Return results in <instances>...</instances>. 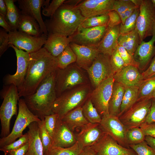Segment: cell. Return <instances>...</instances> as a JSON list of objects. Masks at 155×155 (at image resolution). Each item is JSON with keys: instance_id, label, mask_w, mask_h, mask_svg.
Here are the masks:
<instances>
[{"instance_id": "obj_25", "label": "cell", "mask_w": 155, "mask_h": 155, "mask_svg": "<svg viewBox=\"0 0 155 155\" xmlns=\"http://www.w3.org/2000/svg\"><path fill=\"white\" fill-rule=\"evenodd\" d=\"M72 40L71 36L66 37L57 34H48L47 38L43 47L53 56L57 57Z\"/></svg>"}, {"instance_id": "obj_49", "label": "cell", "mask_w": 155, "mask_h": 155, "mask_svg": "<svg viewBox=\"0 0 155 155\" xmlns=\"http://www.w3.org/2000/svg\"><path fill=\"white\" fill-rule=\"evenodd\" d=\"M107 15L109 18L108 27H113L119 25L122 23L119 14L115 11H111L108 12Z\"/></svg>"}, {"instance_id": "obj_37", "label": "cell", "mask_w": 155, "mask_h": 155, "mask_svg": "<svg viewBox=\"0 0 155 155\" xmlns=\"http://www.w3.org/2000/svg\"><path fill=\"white\" fill-rule=\"evenodd\" d=\"M145 137L144 132L140 127L133 128L127 131L126 142L129 147L130 145L137 144L144 141Z\"/></svg>"}, {"instance_id": "obj_52", "label": "cell", "mask_w": 155, "mask_h": 155, "mask_svg": "<svg viewBox=\"0 0 155 155\" xmlns=\"http://www.w3.org/2000/svg\"><path fill=\"white\" fill-rule=\"evenodd\" d=\"M144 123H155V98H152L151 105Z\"/></svg>"}, {"instance_id": "obj_2", "label": "cell", "mask_w": 155, "mask_h": 155, "mask_svg": "<svg viewBox=\"0 0 155 155\" xmlns=\"http://www.w3.org/2000/svg\"><path fill=\"white\" fill-rule=\"evenodd\" d=\"M81 0H65L49 19L44 23L48 34L72 36L86 19L77 5Z\"/></svg>"}, {"instance_id": "obj_9", "label": "cell", "mask_w": 155, "mask_h": 155, "mask_svg": "<svg viewBox=\"0 0 155 155\" xmlns=\"http://www.w3.org/2000/svg\"><path fill=\"white\" fill-rule=\"evenodd\" d=\"M152 104V99L137 101L119 117L127 129L140 127L145 122Z\"/></svg>"}, {"instance_id": "obj_59", "label": "cell", "mask_w": 155, "mask_h": 155, "mask_svg": "<svg viewBox=\"0 0 155 155\" xmlns=\"http://www.w3.org/2000/svg\"><path fill=\"white\" fill-rule=\"evenodd\" d=\"M132 2L134 4L135 6L139 8L142 0H131Z\"/></svg>"}, {"instance_id": "obj_45", "label": "cell", "mask_w": 155, "mask_h": 155, "mask_svg": "<svg viewBox=\"0 0 155 155\" xmlns=\"http://www.w3.org/2000/svg\"><path fill=\"white\" fill-rule=\"evenodd\" d=\"M111 62L114 74L124 67V62L118 52L117 47L111 56Z\"/></svg>"}, {"instance_id": "obj_11", "label": "cell", "mask_w": 155, "mask_h": 155, "mask_svg": "<svg viewBox=\"0 0 155 155\" xmlns=\"http://www.w3.org/2000/svg\"><path fill=\"white\" fill-rule=\"evenodd\" d=\"M114 81L113 77L105 80L92 90L90 95L91 100L101 117L109 114L108 103Z\"/></svg>"}, {"instance_id": "obj_39", "label": "cell", "mask_w": 155, "mask_h": 155, "mask_svg": "<svg viewBox=\"0 0 155 155\" xmlns=\"http://www.w3.org/2000/svg\"><path fill=\"white\" fill-rule=\"evenodd\" d=\"M39 136L43 149L44 154L51 146L52 138L45 127L44 120L38 123Z\"/></svg>"}, {"instance_id": "obj_50", "label": "cell", "mask_w": 155, "mask_h": 155, "mask_svg": "<svg viewBox=\"0 0 155 155\" xmlns=\"http://www.w3.org/2000/svg\"><path fill=\"white\" fill-rule=\"evenodd\" d=\"M140 127L146 136H149L155 138V123H144Z\"/></svg>"}, {"instance_id": "obj_19", "label": "cell", "mask_w": 155, "mask_h": 155, "mask_svg": "<svg viewBox=\"0 0 155 155\" xmlns=\"http://www.w3.org/2000/svg\"><path fill=\"white\" fill-rule=\"evenodd\" d=\"M19 8L22 14L26 15L34 19L39 24L42 34L48 36V32L41 13V7L45 5L44 0H18Z\"/></svg>"}, {"instance_id": "obj_22", "label": "cell", "mask_w": 155, "mask_h": 155, "mask_svg": "<svg viewBox=\"0 0 155 155\" xmlns=\"http://www.w3.org/2000/svg\"><path fill=\"white\" fill-rule=\"evenodd\" d=\"M155 28L152 38L148 42L142 41L133 55L139 69L144 70L151 62L155 55Z\"/></svg>"}, {"instance_id": "obj_21", "label": "cell", "mask_w": 155, "mask_h": 155, "mask_svg": "<svg viewBox=\"0 0 155 155\" xmlns=\"http://www.w3.org/2000/svg\"><path fill=\"white\" fill-rule=\"evenodd\" d=\"M69 45L76 55L75 63L80 67L86 71L99 53L96 47L79 45L72 42Z\"/></svg>"}, {"instance_id": "obj_32", "label": "cell", "mask_w": 155, "mask_h": 155, "mask_svg": "<svg viewBox=\"0 0 155 155\" xmlns=\"http://www.w3.org/2000/svg\"><path fill=\"white\" fill-rule=\"evenodd\" d=\"M7 6V12L5 19L11 28L12 31L17 30L21 15L20 11L14 4V0H4Z\"/></svg>"}, {"instance_id": "obj_31", "label": "cell", "mask_w": 155, "mask_h": 155, "mask_svg": "<svg viewBox=\"0 0 155 155\" xmlns=\"http://www.w3.org/2000/svg\"><path fill=\"white\" fill-rule=\"evenodd\" d=\"M138 86L125 87L118 117L137 102L138 98Z\"/></svg>"}, {"instance_id": "obj_7", "label": "cell", "mask_w": 155, "mask_h": 155, "mask_svg": "<svg viewBox=\"0 0 155 155\" xmlns=\"http://www.w3.org/2000/svg\"><path fill=\"white\" fill-rule=\"evenodd\" d=\"M18 105V112L13 127L8 135L0 138V147L8 145L22 136L24 130L31 123L41 121L29 109L23 98L20 99Z\"/></svg>"}, {"instance_id": "obj_30", "label": "cell", "mask_w": 155, "mask_h": 155, "mask_svg": "<svg viewBox=\"0 0 155 155\" xmlns=\"http://www.w3.org/2000/svg\"><path fill=\"white\" fill-rule=\"evenodd\" d=\"M140 43L139 36L136 29L127 33L120 34L118 39V44L123 47L133 56Z\"/></svg>"}, {"instance_id": "obj_12", "label": "cell", "mask_w": 155, "mask_h": 155, "mask_svg": "<svg viewBox=\"0 0 155 155\" xmlns=\"http://www.w3.org/2000/svg\"><path fill=\"white\" fill-rule=\"evenodd\" d=\"M9 44L30 53L37 51L45 44L48 36L42 34L39 36H34L21 32L17 30L8 33Z\"/></svg>"}, {"instance_id": "obj_3", "label": "cell", "mask_w": 155, "mask_h": 155, "mask_svg": "<svg viewBox=\"0 0 155 155\" xmlns=\"http://www.w3.org/2000/svg\"><path fill=\"white\" fill-rule=\"evenodd\" d=\"M56 70L42 81L34 94L23 97L29 109L41 120H44L46 116L54 113L53 106L57 98Z\"/></svg>"}, {"instance_id": "obj_4", "label": "cell", "mask_w": 155, "mask_h": 155, "mask_svg": "<svg viewBox=\"0 0 155 155\" xmlns=\"http://www.w3.org/2000/svg\"><path fill=\"white\" fill-rule=\"evenodd\" d=\"M90 83L80 85L65 91L54 102L53 112L62 119L69 111L82 106L90 97L92 90Z\"/></svg>"}, {"instance_id": "obj_35", "label": "cell", "mask_w": 155, "mask_h": 155, "mask_svg": "<svg viewBox=\"0 0 155 155\" xmlns=\"http://www.w3.org/2000/svg\"><path fill=\"white\" fill-rule=\"evenodd\" d=\"M82 150L77 142L69 148L51 146L44 155H79Z\"/></svg>"}, {"instance_id": "obj_8", "label": "cell", "mask_w": 155, "mask_h": 155, "mask_svg": "<svg viewBox=\"0 0 155 155\" xmlns=\"http://www.w3.org/2000/svg\"><path fill=\"white\" fill-rule=\"evenodd\" d=\"M135 29L141 42L152 36L155 28V10L151 0H142Z\"/></svg>"}, {"instance_id": "obj_33", "label": "cell", "mask_w": 155, "mask_h": 155, "mask_svg": "<svg viewBox=\"0 0 155 155\" xmlns=\"http://www.w3.org/2000/svg\"><path fill=\"white\" fill-rule=\"evenodd\" d=\"M155 90V75L143 80L139 86L138 96L137 101L145 98H151Z\"/></svg>"}, {"instance_id": "obj_51", "label": "cell", "mask_w": 155, "mask_h": 155, "mask_svg": "<svg viewBox=\"0 0 155 155\" xmlns=\"http://www.w3.org/2000/svg\"><path fill=\"white\" fill-rule=\"evenodd\" d=\"M142 74L143 80L155 75V55L152 59L148 67L142 72Z\"/></svg>"}, {"instance_id": "obj_55", "label": "cell", "mask_w": 155, "mask_h": 155, "mask_svg": "<svg viewBox=\"0 0 155 155\" xmlns=\"http://www.w3.org/2000/svg\"><path fill=\"white\" fill-rule=\"evenodd\" d=\"M79 155H97V154L91 146H87L84 148Z\"/></svg>"}, {"instance_id": "obj_16", "label": "cell", "mask_w": 155, "mask_h": 155, "mask_svg": "<svg viewBox=\"0 0 155 155\" xmlns=\"http://www.w3.org/2000/svg\"><path fill=\"white\" fill-rule=\"evenodd\" d=\"M91 147L97 155H137L131 149L122 146L106 133Z\"/></svg>"}, {"instance_id": "obj_44", "label": "cell", "mask_w": 155, "mask_h": 155, "mask_svg": "<svg viewBox=\"0 0 155 155\" xmlns=\"http://www.w3.org/2000/svg\"><path fill=\"white\" fill-rule=\"evenodd\" d=\"M117 50L124 63V66H133L139 69L138 65L135 61L133 56L131 55L125 48L118 45Z\"/></svg>"}, {"instance_id": "obj_23", "label": "cell", "mask_w": 155, "mask_h": 155, "mask_svg": "<svg viewBox=\"0 0 155 155\" xmlns=\"http://www.w3.org/2000/svg\"><path fill=\"white\" fill-rule=\"evenodd\" d=\"M139 69L133 66H124L115 73L114 81L125 87L139 86L143 80Z\"/></svg>"}, {"instance_id": "obj_1", "label": "cell", "mask_w": 155, "mask_h": 155, "mask_svg": "<svg viewBox=\"0 0 155 155\" xmlns=\"http://www.w3.org/2000/svg\"><path fill=\"white\" fill-rule=\"evenodd\" d=\"M30 55L24 81L18 91L20 97L34 94L42 81L58 68L57 57L44 47Z\"/></svg>"}, {"instance_id": "obj_17", "label": "cell", "mask_w": 155, "mask_h": 155, "mask_svg": "<svg viewBox=\"0 0 155 155\" xmlns=\"http://www.w3.org/2000/svg\"><path fill=\"white\" fill-rule=\"evenodd\" d=\"M115 0H81L77 5L82 15L85 18L107 14L113 10Z\"/></svg>"}, {"instance_id": "obj_15", "label": "cell", "mask_w": 155, "mask_h": 155, "mask_svg": "<svg viewBox=\"0 0 155 155\" xmlns=\"http://www.w3.org/2000/svg\"><path fill=\"white\" fill-rule=\"evenodd\" d=\"M104 131L122 146L130 148L126 140L127 129L118 117L109 115L102 117L100 123Z\"/></svg>"}, {"instance_id": "obj_54", "label": "cell", "mask_w": 155, "mask_h": 155, "mask_svg": "<svg viewBox=\"0 0 155 155\" xmlns=\"http://www.w3.org/2000/svg\"><path fill=\"white\" fill-rule=\"evenodd\" d=\"M0 26L8 33L12 31V30L6 21L5 16L0 14Z\"/></svg>"}, {"instance_id": "obj_18", "label": "cell", "mask_w": 155, "mask_h": 155, "mask_svg": "<svg viewBox=\"0 0 155 155\" xmlns=\"http://www.w3.org/2000/svg\"><path fill=\"white\" fill-rule=\"evenodd\" d=\"M77 129L80 131L74 133L77 141L82 149L94 144L105 133L100 123H89Z\"/></svg>"}, {"instance_id": "obj_6", "label": "cell", "mask_w": 155, "mask_h": 155, "mask_svg": "<svg viewBox=\"0 0 155 155\" xmlns=\"http://www.w3.org/2000/svg\"><path fill=\"white\" fill-rule=\"evenodd\" d=\"M55 82L57 97L65 91L90 83L82 69L75 63L64 69L58 68L56 71Z\"/></svg>"}, {"instance_id": "obj_10", "label": "cell", "mask_w": 155, "mask_h": 155, "mask_svg": "<svg viewBox=\"0 0 155 155\" xmlns=\"http://www.w3.org/2000/svg\"><path fill=\"white\" fill-rule=\"evenodd\" d=\"M93 89L102 82L113 77L111 56L99 53L91 66L86 71Z\"/></svg>"}, {"instance_id": "obj_48", "label": "cell", "mask_w": 155, "mask_h": 155, "mask_svg": "<svg viewBox=\"0 0 155 155\" xmlns=\"http://www.w3.org/2000/svg\"><path fill=\"white\" fill-rule=\"evenodd\" d=\"M3 28L0 29V56L3 54L9 47V36Z\"/></svg>"}, {"instance_id": "obj_43", "label": "cell", "mask_w": 155, "mask_h": 155, "mask_svg": "<svg viewBox=\"0 0 155 155\" xmlns=\"http://www.w3.org/2000/svg\"><path fill=\"white\" fill-rule=\"evenodd\" d=\"M58 118V115L53 113L46 116L44 119L46 129L52 138L55 129Z\"/></svg>"}, {"instance_id": "obj_5", "label": "cell", "mask_w": 155, "mask_h": 155, "mask_svg": "<svg viewBox=\"0 0 155 155\" xmlns=\"http://www.w3.org/2000/svg\"><path fill=\"white\" fill-rule=\"evenodd\" d=\"M0 96L3 99L0 107L1 124V138L8 135L10 133V121L12 117L17 114V104L20 97L18 88L13 84L4 85Z\"/></svg>"}, {"instance_id": "obj_56", "label": "cell", "mask_w": 155, "mask_h": 155, "mask_svg": "<svg viewBox=\"0 0 155 155\" xmlns=\"http://www.w3.org/2000/svg\"><path fill=\"white\" fill-rule=\"evenodd\" d=\"M7 12V8L4 0H0V14L5 16Z\"/></svg>"}, {"instance_id": "obj_13", "label": "cell", "mask_w": 155, "mask_h": 155, "mask_svg": "<svg viewBox=\"0 0 155 155\" xmlns=\"http://www.w3.org/2000/svg\"><path fill=\"white\" fill-rule=\"evenodd\" d=\"M9 46L13 49L15 51L17 58V69L15 74L5 75L3 78V83L5 85H14L19 91L24 81L28 68L30 55L29 53L17 48L12 44H9Z\"/></svg>"}, {"instance_id": "obj_26", "label": "cell", "mask_w": 155, "mask_h": 155, "mask_svg": "<svg viewBox=\"0 0 155 155\" xmlns=\"http://www.w3.org/2000/svg\"><path fill=\"white\" fill-rule=\"evenodd\" d=\"M28 127L29 148L25 155H44L43 147L39 134L38 123L33 122Z\"/></svg>"}, {"instance_id": "obj_60", "label": "cell", "mask_w": 155, "mask_h": 155, "mask_svg": "<svg viewBox=\"0 0 155 155\" xmlns=\"http://www.w3.org/2000/svg\"><path fill=\"white\" fill-rule=\"evenodd\" d=\"M155 10V0H151Z\"/></svg>"}, {"instance_id": "obj_40", "label": "cell", "mask_w": 155, "mask_h": 155, "mask_svg": "<svg viewBox=\"0 0 155 155\" xmlns=\"http://www.w3.org/2000/svg\"><path fill=\"white\" fill-rule=\"evenodd\" d=\"M139 11V8H137L133 13L126 19L124 23L121 24V34L128 33L135 29L137 19Z\"/></svg>"}, {"instance_id": "obj_47", "label": "cell", "mask_w": 155, "mask_h": 155, "mask_svg": "<svg viewBox=\"0 0 155 155\" xmlns=\"http://www.w3.org/2000/svg\"><path fill=\"white\" fill-rule=\"evenodd\" d=\"M65 1L53 0L47 7L43 9L42 11V14L45 16L51 17Z\"/></svg>"}, {"instance_id": "obj_46", "label": "cell", "mask_w": 155, "mask_h": 155, "mask_svg": "<svg viewBox=\"0 0 155 155\" xmlns=\"http://www.w3.org/2000/svg\"><path fill=\"white\" fill-rule=\"evenodd\" d=\"M134 6H135L131 0H115L113 10L120 14Z\"/></svg>"}, {"instance_id": "obj_29", "label": "cell", "mask_w": 155, "mask_h": 155, "mask_svg": "<svg viewBox=\"0 0 155 155\" xmlns=\"http://www.w3.org/2000/svg\"><path fill=\"white\" fill-rule=\"evenodd\" d=\"M17 30L34 36H39L42 34L37 22L32 17L22 13Z\"/></svg>"}, {"instance_id": "obj_27", "label": "cell", "mask_w": 155, "mask_h": 155, "mask_svg": "<svg viewBox=\"0 0 155 155\" xmlns=\"http://www.w3.org/2000/svg\"><path fill=\"white\" fill-rule=\"evenodd\" d=\"M61 120L73 132L75 130L89 123L83 115L82 106L69 111Z\"/></svg>"}, {"instance_id": "obj_41", "label": "cell", "mask_w": 155, "mask_h": 155, "mask_svg": "<svg viewBox=\"0 0 155 155\" xmlns=\"http://www.w3.org/2000/svg\"><path fill=\"white\" fill-rule=\"evenodd\" d=\"M28 136L27 132L19 139L11 144L0 147V150L4 155H7L11 151L17 149L28 142Z\"/></svg>"}, {"instance_id": "obj_38", "label": "cell", "mask_w": 155, "mask_h": 155, "mask_svg": "<svg viewBox=\"0 0 155 155\" xmlns=\"http://www.w3.org/2000/svg\"><path fill=\"white\" fill-rule=\"evenodd\" d=\"M109 19L107 14L86 18L80 26L84 28L108 26Z\"/></svg>"}, {"instance_id": "obj_53", "label": "cell", "mask_w": 155, "mask_h": 155, "mask_svg": "<svg viewBox=\"0 0 155 155\" xmlns=\"http://www.w3.org/2000/svg\"><path fill=\"white\" fill-rule=\"evenodd\" d=\"M29 148L28 142L20 148L10 152L7 155H25Z\"/></svg>"}, {"instance_id": "obj_57", "label": "cell", "mask_w": 155, "mask_h": 155, "mask_svg": "<svg viewBox=\"0 0 155 155\" xmlns=\"http://www.w3.org/2000/svg\"><path fill=\"white\" fill-rule=\"evenodd\" d=\"M145 141L155 151V138L149 136H146Z\"/></svg>"}, {"instance_id": "obj_28", "label": "cell", "mask_w": 155, "mask_h": 155, "mask_svg": "<svg viewBox=\"0 0 155 155\" xmlns=\"http://www.w3.org/2000/svg\"><path fill=\"white\" fill-rule=\"evenodd\" d=\"M125 86L114 81L112 94L108 103V112L110 115L118 117Z\"/></svg>"}, {"instance_id": "obj_61", "label": "cell", "mask_w": 155, "mask_h": 155, "mask_svg": "<svg viewBox=\"0 0 155 155\" xmlns=\"http://www.w3.org/2000/svg\"><path fill=\"white\" fill-rule=\"evenodd\" d=\"M155 98V90L152 94L151 96V98Z\"/></svg>"}, {"instance_id": "obj_20", "label": "cell", "mask_w": 155, "mask_h": 155, "mask_svg": "<svg viewBox=\"0 0 155 155\" xmlns=\"http://www.w3.org/2000/svg\"><path fill=\"white\" fill-rule=\"evenodd\" d=\"M52 138V146L69 148L73 146L77 142L74 133L61 119L59 118Z\"/></svg>"}, {"instance_id": "obj_24", "label": "cell", "mask_w": 155, "mask_h": 155, "mask_svg": "<svg viewBox=\"0 0 155 155\" xmlns=\"http://www.w3.org/2000/svg\"><path fill=\"white\" fill-rule=\"evenodd\" d=\"M120 34V24L113 27L108 26L105 33L97 47L99 53L111 56L117 48Z\"/></svg>"}, {"instance_id": "obj_36", "label": "cell", "mask_w": 155, "mask_h": 155, "mask_svg": "<svg viewBox=\"0 0 155 155\" xmlns=\"http://www.w3.org/2000/svg\"><path fill=\"white\" fill-rule=\"evenodd\" d=\"M57 58L58 68L60 69H64L76 61V55L69 45Z\"/></svg>"}, {"instance_id": "obj_42", "label": "cell", "mask_w": 155, "mask_h": 155, "mask_svg": "<svg viewBox=\"0 0 155 155\" xmlns=\"http://www.w3.org/2000/svg\"><path fill=\"white\" fill-rule=\"evenodd\" d=\"M137 155H155V151L145 140L134 145L129 146Z\"/></svg>"}, {"instance_id": "obj_58", "label": "cell", "mask_w": 155, "mask_h": 155, "mask_svg": "<svg viewBox=\"0 0 155 155\" xmlns=\"http://www.w3.org/2000/svg\"><path fill=\"white\" fill-rule=\"evenodd\" d=\"M137 8L138 7H137L136 6L131 7L127 10L124 12L126 18H127L130 16L133 13Z\"/></svg>"}, {"instance_id": "obj_14", "label": "cell", "mask_w": 155, "mask_h": 155, "mask_svg": "<svg viewBox=\"0 0 155 155\" xmlns=\"http://www.w3.org/2000/svg\"><path fill=\"white\" fill-rule=\"evenodd\" d=\"M108 26L84 28L80 25L71 36L72 42L76 44L97 48Z\"/></svg>"}, {"instance_id": "obj_34", "label": "cell", "mask_w": 155, "mask_h": 155, "mask_svg": "<svg viewBox=\"0 0 155 155\" xmlns=\"http://www.w3.org/2000/svg\"><path fill=\"white\" fill-rule=\"evenodd\" d=\"M83 113L87 121L92 123H100L102 117L92 103L90 97L82 106Z\"/></svg>"}]
</instances>
